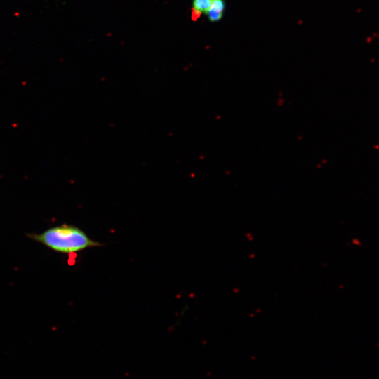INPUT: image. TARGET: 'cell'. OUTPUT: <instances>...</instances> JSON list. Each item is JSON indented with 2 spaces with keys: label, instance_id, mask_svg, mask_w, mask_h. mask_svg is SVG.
Wrapping results in <instances>:
<instances>
[{
  "label": "cell",
  "instance_id": "3",
  "mask_svg": "<svg viewBox=\"0 0 379 379\" xmlns=\"http://www.w3.org/2000/svg\"><path fill=\"white\" fill-rule=\"evenodd\" d=\"M213 2V0H193L192 8L197 13L206 14Z\"/></svg>",
  "mask_w": 379,
  "mask_h": 379
},
{
  "label": "cell",
  "instance_id": "1",
  "mask_svg": "<svg viewBox=\"0 0 379 379\" xmlns=\"http://www.w3.org/2000/svg\"><path fill=\"white\" fill-rule=\"evenodd\" d=\"M28 236L62 253H74L90 247L102 246L100 243L90 239L82 230L66 224L51 227L40 234H31Z\"/></svg>",
  "mask_w": 379,
  "mask_h": 379
},
{
  "label": "cell",
  "instance_id": "2",
  "mask_svg": "<svg viewBox=\"0 0 379 379\" xmlns=\"http://www.w3.org/2000/svg\"><path fill=\"white\" fill-rule=\"evenodd\" d=\"M225 9L224 0H213L211 8L207 12L209 21L215 22L221 20Z\"/></svg>",
  "mask_w": 379,
  "mask_h": 379
}]
</instances>
